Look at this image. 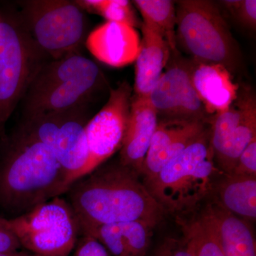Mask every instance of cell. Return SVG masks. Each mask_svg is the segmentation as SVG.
Segmentation results:
<instances>
[{
    "mask_svg": "<svg viewBox=\"0 0 256 256\" xmlns=\"http://www.w3.org/2000/svg\"><path fill=\"white\" fill-rule=\"evenodd\" d=\"M66 192L84 236L101 226L132 220L154 227L166 214L140 175L119 160L78 178Z\"/></svg>",
    "mask_w": 256,
    "mask_h": 256,
    "instance_id": "cell-1",
    "label": "cell"
},
{
    "mask_svg": "<svg viewBox=\"0 0 256 256\" xmlns=\"http://www.w3.org/2000/svg\"><path fill=\"white\" fill-rule=\"evenodd\" d=\"M0 204L14 217L66 193V173L50 148L21 127L2 139Z\"/></svg>",
    "mask_w": 256,
    "mask_h": 256,
    "instance_id": "cell-2",
    "label": "cell"
},
{
    "mask_svg": "<svg viewBox=\"0 0 256 256\" xmlns=\"http://www.w3.org/2000/svg\"><path fill=\"white\" fill-rule=\"evenodd\" d=\"M222 174L210 146V126L144 184L166 213L182 214L210 196Z\"/></svg>",
    "mask_w": 256,
    "mask_h": 256,
    "instance_id": "cell-3",
    "label": "cell"
},
{
    "mask_svg": "<svg viewBox=\"0 0 256 256\" xmlns=\"http://www.w3.org/2000/svg\"><path fill=\"white\" fill-rule=\"evenodd\" d=\"M176 4V42L198 63L216 64L234 76L242 54L216 2L180 0Z\"/></svg>",
    "mask_w": 256,
    "mask_h": 256,
    "instance_id": "cell-4",
    "label": "cell"
},
{
    "mask_svg": "<svg viewBox=\"0 0 256 256\" xmlns=\"http://www.w3.org/2000/svg\"><path fill=\"white\" fill-rule=\"evenodd\" d=\"M20 4L18 16L44 60H60L79 53L86 42V20L75 1L28 0Z\"/></svg>",
    "mask_w": 256,
    "mask_h": 256,
    "instance_id": "cell-5",
    "label": "cell"
},
{
    "mask_svg": "<svg viewBox=\"0 0 256 256\" xmlns=\"http://www.w3.org/2000/svg\"><path fill=\"white\" fill-rule=\"evenodd\" d=\"M45 60L34 46L20 16L0 15V136L22 100L37 66Z\"/></svg>",
    "mask_w": 256,
    "mask_h": 256,
    "instance_id": "cell-6",
    "label": "cell"
},
{
    "mask_svg": "<svg viewBox=\"0 0 256 256\" xmlns=\"http://www.w3.org/2000/svg\"><path fill=\"white\" fill-rule=\"evenodd\" d=\"M5 222L21 246L38 256H68L80 234L73 210L60 196Z\"/></svg>",
    "mask_w": 256,
    "mask_h": 256,
    "instance_id": "cell-7",
    "label": "cell"
},
{
    "mask_svg": "<svg viewBox=\"0 0 256 256\" xmlns=\"http://www.w3.org/2000/svg\"><path fill=\"white\" fill-rule=\"evenodd\" d=\"M82 106L65 112L36 114L23 118L20 124L50 148L66 173L70 186L82 178L88 160V122Z\"/></svg>",
    "mask_w": 256,
    "mask_h": 256,
    "instance_id": "cell-8",
    "label": "cell"
},
{
    "mask_svg": "<svg viewBox=\"0 0 256 256\" xmlns=\"http://www.w3.org/2000/svg\"><path fill=\"white\" fill-rule=\"evenodd\" d=\"M256 137L255 94L252 88L239 86L237 98L210 124V146L218 169L232 174L239 156Z\"/></svg>",
    "mask_w": 256,
    "mask_h": 256,
    "instance_id": "cell-9",
    "label": "cell"
},
{
    "mask_svg": "<svg viewBox=\"0 0 256 256\" xmlns=\"http://www.w3.org/2000/svg\"><path fill=\"white\" fill-rule=\"evenodd\" d=\"M133 89L128 82L111 89L105 106L86 126L88 160L82 176L120 150L127 130Z\"/></svg>",
    "mask_w": 256,
    "mask_h": 256,
    "instance_id": "cell-10",
    "label": "cell"
},
{
    "mask_svg": "<svg viewBox=\"0 0 256 256\" xmlns=\"http://www.w3.org/2000/svg\"><path fill=\"white\" fill-rule=\"evenodd\" d=\"M168 66L148 96L158 120L210 124L214 117L206 112L192 85L186 60L178 58V54H171Z\"/></svg>",
    "mask_w": 256,
    "mask_h": 256,
    "instance_id": "cell-11",
    "label": "cell"
},
{
    "mask_svg": "<svg viewBox=\"0 0 256 256\" xmlns=\"http://www.w3.org/2000/svg\"><path fill=\"white\" fill-rule=\"evenodd\" d=\"M210 126L201 121L158 120L141 174L146 183L156 178L165 165L198 139Z\"/></svg>",
    "mask_w": 256,
    "mask_h": 256,
    "instance_id": "cell-12",
    "label": "cell"
},
{
    "mask_svg": "<svg viewBox=\"0 0 256 256\" xmlns=\"http://www.w3.org/2000/svg\"><path fill=\"white\" fill-rule=\"evenodd\" d=\"M140 42L137 28L124 24L106 22L90 32L85 42L96 58L120 68L136 62Z\"/></svg>",
    "mask_w": 256,
    "mask_h": 256,
    "instance_id": "cell-13",
    "label": "cell"
},
{
    "mask_svg": "<svg viewBox=\"0 0 256 256\" xmlns=\"http://www.w3.org/2000/svg\"><path fill=\"white\" fill-rule=\"evenodd\" d=\"M158 124V114L148 97L133 94L127 130L120 150L119 162L140 176Z\"/></svg>",
    "mask_w": 256,
    "mask_h": 256,
    "instance_id": "cell-14",
    "label": "cell"
},
{
    "mask_svg": "<svg viewBox=\"0 0 256 256\" xmlns=\"http://www.w3.org/2000/svg\"><path fill=\"white\" fill-rule=\"evenodd\" d=\"M190 79L210 116L223 112L238 97L239 86L225 67L186 60Z\"/></svg>",
    "mask_w": 256,
    "mask_h": 256,
    "instance_id": "cell-15",
    "label": "cell"
},
{
    "mask_svg": "<svg viewBox=\"0 0 256 256\" xmlns=\"http://www.w3.org/2000/svg\"><path fill=\"white\" fill-rule=\"evenodd\" d=\"M101 75L55 84L32 98L22 100L23 118L38 114L65 112L84 106L98 86Z\"/></svg>",
    "mask_w": 256,
    "mask_h": 256,
    "instance_id": "cell-16",
    "label": "cell"
},
{
    "mask_svg": "<svg viewBox=\"0 0 256 256\" xmlns=\"http://www.w3.org/2000/svg\"><path fill=\"white\" fill-rule=\"evenodd\" d=\"M141 31L142 38L136 60L133 92L134 96L148 97L169 63L172 52L159 32L143 23Z\"/></svg>",
    "mask_w": 256,
    "mask_h": 256,
    "instance_id": "cell-17",
    "label": "cell"
},
{
    "mask_svg": "<svg viewBox=\"0 0 256 256\" xmlns=\"http://www.w3.org/2000/svg\"><path fill=\"white\" fill-rule=\"evenodd\" d=\"M154 227L140 220L108 224L88 236L100 242L112 256H144Z\"/></svg>",
    "mask_w": 256,
    "mask_h": 256,
    "instance_id": "cell-18",
    "label": "cell"
},
{
    "mask_svg": "<svg viewBox=\"0 0 256 256\" xmlns=\"http://www.w3.org/2000/svg\"><path fill=\"white\" fill-rule=\"evenodd\" d=\"M214 202L242 220L256 218V176L222 174L216 183Z\"/></svg>",
    "mask_w": 256,
    "mask_h": 256,
    "instance_id": "cell-19",
    "label": "cell"
},
{
    "mask_svg": "<svg viewBox=\"0 0 256 256\" xmlns=\"http://www.w3.org/2000/svg\"><path fill=\"white\" fill-rule=\"evenodd\" d=\"M206 207L214 222L225 256H256L255 238L247 222L214 202Z\"/></svg>",
    "mask_w": 256,
    "mask_h": 256,
    "instance_id": "cell-20",
    "label": "cell"
},
{
    "mask_svg": "<svg viewBox=\"0 0 256 256\" xmlns=\"http://www.w3.org/2000/svg\"><path fill=\"white\" fill-rule=\"evenodd\" d=\"M142 18V23L162 35L172 54H178L176 42V4L171 0H134L132 2Z\"/></svg>",
    "mask_w": 256,
    "mask_h": 256,
    "instance_id": "cell-21",
    "label": "cell"
},
{
    "mask_svg": "<svg viewBox=\"0 0 256 256\" xmlns=\"http://www.w3.org/2000/svg\"><path fill=\"white\" fill-rule=\"evenodd\" d=\"M185 240L190 244L194 256H225L214 222L210 210L205 208L200 216L181 223Z\"/></svg>",
    "mask_w": 256,
    "mask_h": 256,
    "instance_id": "cell-22",
    "label": "cell"
},
{
    "mask_svg": "<svg viewBox=\"0 0 256 256\" xmlns=\"http://www.w3.org/2000/svg\"><path fill=\"white\" fill-rule=\"evenodd\" d=\"M216 2L222 13H226L242 28L248 31H256V0H224Z\"/></svg>",
    "mask_w": 256,
    "mask_h": 256,
    "instance_id": "cell-23",
    "label": "cell"
},
{
    "mask_svg": "<svg viewBox=\"0 0 256 256\" xmlns=\"http://www.w3.org/2000/svg\"><path fill=\"white\" fill-rule=\"evenodd\" d=\"M96 14L107 22L124 24L136 28L142 26V22L138 18L132 2L128 0H102Z\"/></svg>",
    "mask_w": 256,
    "mask_h": 256,
    "instance_id": "cell-24",
    "label": "cell"
},
{
    "mask_svg": "<svg viewBox=\"0 0 256 256\" xmlns=\"http://www.w3.org/2000/svg\"><path fill=\"white\" fill-rule=\"evenodd\" d=\"M232 174L256 176V137L239 156Z\"/></svg>",
    "mask_w": 256,
    "mask_h": 256,
    "instance_id": "cell-25",
    "label": "cell"
},
{
    "mask_svg": "<svg viewBox=\"0 0 256 256\" xmlns=\"http://www.w3.org/2000/svg\"><path fill=\"white\" fill-rule=\"evenodd\" d=\"M105 246L90 236H84L79 244L76 256H110Z\"/></svg>",
    "mask_w": 256,
    "mask_h": 256,
    "instance_id": "cell-26",
    "label": "cell"
},
{
    "mask_svg": "<svg viewBox=\"0 0 256 256\" xmlns=\"http://www.w3.org/2000/svg\"><path fill=\"white\" fill-rule=\"evenodd\" d=\"M171 256H194L192 252L191 246L184 240L183 242H178L174 240L173 244L172 249Z\"/></svg>",
    "mask_w": 256,
    "mask_h": 256,
    "instance_id": "cell-27",
    "label": "cell"
},
{
    "mask_svg": "<svg viewBox=\"0 0 256 256\" xmlns=\"http://www.w3.org/2000/svg\"><path fill=\"white\" fill-rule=\"evenodd\" d=\"M174 240L173 239H168L162 246L161 248H160L154 256H171L172 249Z\"/></svg>",
    "mask_w": 256,
    "mask_h": 256,
    "instance_id": "cell-28",
    "label": "cell"
},
{
    "mask_svg": "<svg viewBox=\"0 0 256 256\" xmlns=\"http://www.w3.org/2000/svg\"><path fill=\"white\" fill-rule=\"evenodd\" d=\"M3 224V218H1L0 217V226H1Z\"/></svg>",
    "mask_w": 256,
    "mask_h": 256,
    "instance_id": "cell-29",
    "label": "cell"
}]
</instances>
